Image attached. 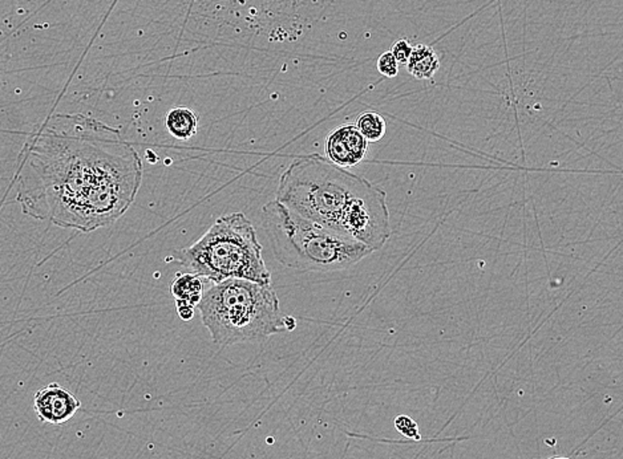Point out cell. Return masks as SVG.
Wrapping results in <instances>:
<instances>
[{
  "label": "cell",
  "mask_w": 623,
  "mask_h": 459,
  "mask_svg": "<svg viewBox=\"0 0 623 459\" xmlns=\"http://www.w3.org/2000/svg\"><path fill=\"white\" fill-rule=\"evenodd\" d=\"M19 202L24 214L92 232L129 210L142 162L117 128L84 114H55L22 150Z\"/></svg>",
  "instance_id": "obj_1"
},
{
  "label": "cell",
  "mask_w": 623,
  "mask_h": 459,
  "mask_svg": "<svg viewBox=\"0 0 623 459\" xmlns=\"http://www.w3.org/2000/svg\"><path fill=\"white\" fill-rule=\"evenodd\" d=\"M277 200L314 223L379 251L391 236L384 190L321 154L296 158L282 173Z\"/></svg>",
  "instance_id": "obj_2"
},
{
  "label": "cell",
  "mask_w": 623,
  "mask_h": 459,
  "mask_svg": "<svg viewBox=\"0 0 623 459\" xmlns=\"http://www.w3.org/2000/svg\"><path fill=\"white\" fill-rule=\"evenodd\" d=\"M197 309L219 347L291 332L296 327V319L282 312L271 286L245 279L209 283Z\"/></svg>",
  "instance_id": "obj_3"
},
{
  "label": "cell",
  "mask_w": 623,
  "mask_h": 459,
  "mask_svg": "<svg viewBox=\"0 0 623 459\" xmlns=\"http://www.w3.org/2000/svg\"><path fill=\"white\" fill-rule=\"evenodd\" d=\"M273 254L282 266L302 272L347 270L374 251L296 214L277 199L261 211Z\"/></svg>",
  "instance_id": "obj_4"
},
{
  "label": "cell",
  "mask_w": 623,
  "mask_h": 459,
  "mask_svg": "<svg viewBox=\"0 0 623 459\" xmlns=\"http://www.w3.org/2000/svg\"><path fill=\"white\" fill-rule=\"evenodd\" d=\"M253 223L242 213L222 215L191 245L177 250L173 261L209 283L245 279L271 286Z\"/></svg>",
  "instance_id": "obj_5"
},
{
  "label": "cell",
  "mask_w": 623,
  "mask_h": 459,
  "mask_svg": "<svg viewBox=\"0 0 623 459\" xmlns=\"http://www.w3.org/2000/svg\"><path fill=\"white\" fill-rule=\"evenodd\" d=\"M328 161L343 168H355L368 154V142L355 123H344L331 130L325 141Z\"/></svg>",
  "instance_id": "obj_6"
},
{
  "label": "cell",
  "mask_w": 623,
  "mask_h": 459,
  "mask_svg": "<svg viewBox=\"0 0 623 459\" xmlns=\"http://www.w3.org/2000/svg\"><path fill=\"white\" fill-rule=\"evenodd\" d=\"M33 408L42 422L62 425L76 415L81 402L60 383H52L36 392Z\"/></svg>",
  "instance_id": "obj_7"
},
{
  "label": "cell",
  "mask_w": 623,
  "mask_h": 459,
  "mask_svg": "<svg viewBox=\"0 0 623 459\" xmlns=\"http://www.w3.org/2000/svg\"><path fill=\"white\" fill-rule=\"evenodd\" d=\"M205 279L193 272H178L171 280V292L181 320L189 322L200 304L205 291Z\"/></svg>",
  "instance_id": "obj_8"
},
{
  "label": "cell",
  "mask_w": 623,
  "mask_h": 459,
  "mask_svg": "<svg viewBox=\"0 0 623 459\" xmlns=\"http://www.w3.org/2000/svg\"><path fill=\"white\" fill-rule=\"evenodd\" d=\"M405 65L408 73L415 78L432 81L440 68V59L432 46L418 44L412 48V53Z\"/></svg>",
  "instance_id": "obj_9"
},
{
  "label": "cell",
  "mask_w": 623,
  "mask_h": 459,
  "mask_svg": "<svg viewBox=\"0 0 623 459\" xmlns=\"http://www.w3.org/2000/svg\"><path fill=\"white\" fill-rule=\"evenodd\" d=\"M165 126L171 137L187 141L198 132V114L187 107H173L167 114Z\"/></svg>",
  "instance_id": "obj_10"
},
{
  "label": "cell",
  "mask_w": 623,
  "mask_h": 459,
  "mask_svg": "<svg viewBox=\"0 0 623 459\" xmlns=\"http://www.w3.org/2000/svg\"><path fill=\"white\" fill-rule=\"evenodd\" d=\"M355 126L358 128L360 135L367 139L368 144L380 141L386 136L387 132V123L384 117L375 110L363 112L357 119Z\"/></svg>",
  "instance_id": "obj_11"
},
{
  "label": "cell",
  "mask_w": 623,
  "mask_h": 459,
  "mask_svg": "<svg viewBox=\"0 0 623 459\" xmlns=\"http://www.w3.org/2000/svg\"><path fill=\"white\" fill-rule=\"evenodd\" d=\"M395 428L407 438L420 441L421 434L416 421L408 415H398L395 418Z\"/></svg>",
  "instance_id": "obj_12"
},
{
  "label": "cell",
  "mask_w": 623,
  "mask_h": 459,
  "mask_svg": "<svg viewBox=\"0 0 623 459\" xmlns=\"http://www.w3.org/2000/svg\"><path fill=\"white\" fill-rule=\"evenodd\" d=\"M376 67H377V71L383 76L392 78V77L398 76V73H399V62H396V59L392 56L390 51H387L379 56Z\"/></svg>",
  "instance_id": "obj_13"
},
{
  "label": "cell",
  "mask_w": 623,
  "mask_h": 459,
  "mask_svg": "<svg viewBox=\"0 0 623 459\" xmlns=\"http://www.w3.org/2000/svg\"><path fill=\"white\" fill-rule=\"evenodd\" d=\"M412 48L413 46H411V43L407 39H399L392 46L390 52L399 64H407L411 53H412Z\"/></svg>",
  "instance_id": "obj_14"
},
{
  "label": "cell",
  "mask_w": 623,
  "mask_h": 459,
  "mask_svg": "<svg viewBox=\"0 0 623 459\" xmlns=\"http://www.w3.org/2000/svg\"><path fill=\"white\" fill-rule=\"evenodd\" d=\"M550 459H569V458H563V457H556V458H550Z\"/></svg>",
  "instance_id": "obj_15"
}]
</instances>
